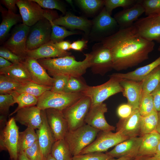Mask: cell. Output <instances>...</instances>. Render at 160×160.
I'll list each match as a JSON object with an SVG mask.
<instances>
[{
    "label": "cell",
    "instance_id": "1",
    "mask_svg": "<svg viewBox=\"0 0 160 160\" xmlns=\"http://www.w3.org/2000/svg\"><path fill=\"white\" fill-rule=\"evenodd\" d=\"M101 43L110 50L113 69L118 71L136 66L148 60L155 45L154 41L141 37L133 25L121 28L104 38Z\"/></svg>",
    "mask_w": 160,
    "mask_h": 160
},
{
    "label": "cell",
    "instance_id": "2",
    "mask_svg": "<svg viewBox=\"0 0 160 160\" xmlns=\"http://www.w3.org/2000/svg\"><path fill=\"white\" fill-rule=\"evenodd\" d=\"M84 55L85 58L82 61H77L73 56L71 55L40 59L38 61L52 76L59 74L81 76L90 67L91 54L89 53Z\"/></svg>",
    "mask_w": 160,
    "mask_h": 160
},
{
    "label": "cell",
    "instance_id": "3",
    "mask_svg": "<svg viewBox=\"0 0 160 160\" xmlns=\"http://www.w3.org/2000/svg\"><path fill=\"white\" fill-rule=\"evenodd\" d=\"M84 96L82 92L70 93L48 90L38 97L36 105L41 110L54 108L63 111Z\"/></svg>",
    "mask_w": 160,
    "mask_h": 160
},
{
    "label": "cell",
    "instance_id": "4",
    "mask_svg": "<svg viewBox=\"0 0 160 160\" xmlns=\"http://www.w3.org/2000/svg\"><path fill=\"white\" fill-rule=\"evenodd\" d=\"M100 131L85 124L74 130L69 131L64 139L73 156L79 154L92 143Z\"/></svg>",
    "mask_w": 160,
    "mask_h": 160
},
{
    "label": "cell",
    "instance_id": "5",
    "mask_svg": "<svg viewBox=\"0 0 160 160\" xmlns=\"http://www.w3.org/2000/svg\"><path fill=\"white\" fill-rule=\"evenodd\" d=\"M109 77V79L105 83L97 86H89L82 92L85 96L90 99L91 107L100 104L109 97L122 92L120 79L111 75Z\"/></svg>",
    "mask_w": 160,
    "mask_h": 160
},
{
    "label": "cell",
    "instance_id": "6",
    "mask_svg": "<svg viewBox=\"0 0 160 160\" xmlns=\"http://www.w3.org/2000/svg\"><path fill=\"white\" fill-rule=\"evenodd\" d=\"M91 106L90 99L84 96L62 111L69 131L74 130L85 124V119Z\"/></svg>",
    "mask_w": 160,
    "mask_h": 160
},
{
    "label": "cell",
    "instance_id": "7",
    "mask_svg": "<svg viewBox=\"0 0 160 160\" xmlns=\"http://www.w3.org/2000/svg\"><path fill=\"white\" fill-rule=\"evenodd\" d=\"M19 132L14 117L10 118L1 128L0 135V150L7 151L11 160H18L17 145Z\"/></svg>",
    "mask_w": 160,
    "mask_h": 160
},
{
    "label": "cell",
    "instance_id": "8",
    "mask_svg": "<svg viewBox=\"0 0 160 160\" xmlns=\"http://www.w3.org/2000/svg\"><path fill=\"white\" fill-rule=\"evenodd\" d=\"M90 53L91 55L90 68L94 74L104 76L113 69L111 52L101 43L94 46Z\"/></svg>",
    "mask_w": 160,
    "mask_h": 160
},
{
    "label": "cell",
    "instance_id": "9",
    "mask_svg": "<svg viewBox=\"0 0 160 160\" xmlns=\"http://www.w3.org/2000/svg\"><path fill=\"white\" fill-rule=\"evenodd\" d=\"M51 32V23L46 18L30 27L26 41L27 49H35L50 41Z\"/></svg>",
    "mask_w": 160,
    "mask_h": 160
},
{
    "label": "cell",
    "instance_id": "10",
    "mask_svg": "<svg viewBox=\"0 0 160 160\" xmlns=\"http://www.w3.org/2000/svg\"><path fill=\"white\" fill-rule=\"evenodd\" d=\"M118 132L100 131L94 141L79 154L94 152H102L128 139Z\"/></svg>",
    "mask_w": 160,
    "mask_h": 160
},
{
    "label": "cell",
    "instance_id": "11",
    "mask_svg": "<svg viewBox=\"0 0 160 160\" xmlns=\"http://www.w3.org/2000/svg\"><path fill=\"white\" fill-rule=\"evenodd\" d=\"M30 27L23 23L18 25L4 43L3 47L21 57H27L26 41Z\"/></svg>",
    "mask_w": 160,
    "mask_h": 160
},
{
    "label": "cell",
    "instance_id": "12",
    "mask_svg": "<svg viewBox=\"0 0 160 160\" xmlns=\"http://www.w3.org/2000/svg\"><path fill=\"white\" fill-rule=\"evenodd\" d=\"M133 25L142 38L160 43V14L139 18Z\"/></svg>",
    "mask_w": 160,
    "mask_h": 160
},
{
    "label": "cell",
    "instance_id": "13",
    "mask_svg": "<svg viewBox=\"0 0 160 160\" xmlns=\"http://www.w3.org/2000/svg\"><path fill=\"white\" fill-rule=\"evenodd\" d=\"M17 6L19 9L23 23L30 27L45 18L49 12L43 9L33 0H18Z\"/></svg>",
    "mask_w": 160,
    "mask_h": 160
},
{
    "label": "cell",
    "instance_id": "14",
    "mask_svg": "<svg viewBox=\"0 0 160 160\" xmlns=\"http://www.w3.org/2000/svg\"><path fill=\"white\" fill-rule=\"evenodd\" d=\"M107 110V105L103 103L90 107L85 119V123L100 131H114L115 127L109 124L105 119V113Z\"/></svg>",
    "mask_w": 160,
    "mask_h": 160
},
{
    "label": "cell",
    "instance_id": "15",
    "mask_svg": "<svg viewBox=\"0 0 160 160\" xmlns=\"http://www.w3.org/2000/svg\"><path fill=\"white\" fill-rule=\"evenodd\" d=\"M45 111L48 124L55 140L63 139L69 129L62 111L54 108Z\"/></svg>",
    "mask_w": 160,
    "mask_h": 160
},
{
    "label": "cell",
    "instance_id": "16",
    "mask_svg": "<svg viewBox=\"0 0 160 160\" xmlns=\"http://www.w3.org/2000/svg\"><path fill=\"white\" fill-rule=\"evenodd\" d=\"M41 124L36 133L40 150L44 160L50 154L52 147L56 141L48 123L45 110H41Z\"/></svg>",
    "mask_w": 160,
    "mask_h": 160
},
{
    "label": "cell",
    "instance_id": "17",
    "mask_svg": "<svg viewBox=\"0 0 160 160\" xmlns=\"http://www.w3.org/2000/svg\"><path fill=\"white\" fill-rule=\"evenodd\" d=\"M53 22L55 25L69 29L82 30L87 35L89 34L92 25V21L75 15L70 12H66L64 16L56 18Z\"/></svg>",
    "mask_w": 160,
    "mask_h": 160
},
{
    "label": "cell",
    "instance_id": "18",
    "mask_svg": "<svg viewBox=\"0 0 160 160\" xmlns=\"http://www.w3.org/2000/svg\"><path fill=\"white\" fill-rule=\"evenodd\" d=\"M23 63L28 71L32 81L40 85L52 87L53 78L49 76L38 60L27 57Z\"/></svg>",
    "mask_w": 160,
    "mask_h": 160
},
{
    "label": "cell",
    "instance_id": "19",
    "mask_svg": "<svg viewBox=\"0 0 160 160\" xmlns=\"http://www.w3.org/2000/svg\"><path fill=\"white\" fill-rule=\"evenodd\" d=\"M41 111L36 105L23 108L17 111L14 118L22 125L37 129L42 122Z\"/></svg>",
    "mask_w": 160,
    "mask_h": 160
},
{
    "label": "cell",
    "instance_id": "20",
    "mask_svg": "<svg viewBox=\"0 0 160 160\" xmlns=\"http://www.w3.org/2000/svg\"><path fill=\"white\" fill-rule=\"evenodd\" d=\"M141 117L138 109L133 110L129 117L120 119L117 125L116 132L129 138L137 137L140 134Z\"/></svg>",
    "mask_w": 160,
    "mask_h": 160
},
{
    "label": "cell",
    "instance_id": "21",
    "mask_svg": "<svg viewBox=\"0 0 160 160\" xmlns=\"http://www.w3.org/2000/svg\"><path fill=\"white\" fill-rule=\"evenodd\" d=\"M120 79V83L123 89L122 93L127 98V103L132 106L133 110L138 109L143 91V81Z\"/></svg>",
    "mask_w": 160,
    "mask_h": 160
},
{
    "label": "cell",
    "instance_id": "22",
    "mask_svg": "<svg viewBox=\"0 0 160 160\" xmlns=\"http://www.w3.org/2000/svg\"><path fill=\"white\" fill-rule=\"evenodd\" d=\"M142 140V136L128 138L118 144L106 153L113 158H119L126 156L135 157L138 155Z\"/></svg>",
    "mask_w": 160,
    "mask_h": 160
},
{
    "label": "cell",
    "instance_id": "23",
    "mask_svg": "<svg viewBox=\"0 0 160 160\" xmlns=\"http://www.w3.org/2000/svg\"><path fill=\"white\" fill-rule=\"evenodd\" d=\"M89 34L91 36L100 35L113 29L118 25L116 20L104 7L92 21Z\"/></svg>",
    "mask_w": 160,
    "mask_h": 160
},
{
    "label": "cell",
    "instance_id": "24",
    "mask_svg": "<svg viewBox=\"0 0 160 160\" xmlns=\"http://www.w3.org/2000/svg\"><path fill=\"white\" fill-rule=\"evenodd\" d=\"M145 12L140 0L132 7L116 13L114 18L118 25L121 28H125L132 25L139 17Z\"/></svg>",
    "mask_w": 160,
    "mask_h": 160
},
{
    "label": "cell",
    "instance_id": "25",
    "mask_svg": "<svg viewBox=\"0 0 160 160\" xmlns=\"http://www.w3.org/2000/svg\"><path fill=\"white\" fill-rule=\"evenodd\" d=\"M71 53L58 48L51 41L35 49L27 50V57L37 60L48 58L63 57L70 55Z\"/></svg>",
    "mask_w": 160,
    "mask_h": 160
},
{
    "label": "cell",
    "instance_id": "26",
    "mask_svg": "<svg viewBox=\"0 0 160 160\" xmlns=\"http://www.w3.org/2000/svg\"><path fill=\"white\" fill-rule=\"evenodd\" d=\"M160 64V56L151 63L125 73H114L111 74L117 78L137 81H143L156 67Z\"/></svg>",
    "mask_w": 160,
    "mask_h": 160
},
{
    "label": "cell",
    "instance_id": "27",
    "mask_svg": "<svg viewBox=\"0 0 160 160\" xmlns=\"http://www.w3.org/2000/svg\"><path fill=\"white\" fill-rule=\"evenodd\" d=\"M0 74L23 83L32 81L28 71L23 62L13 64L7 68L0 69Z\"/></svg>",
    "mask_w": 160,
    "mask_h": 160
},
{
    "label": "cell",
    "instance_id": "28",
    "mask_svg": "<svg viewBox=\"0 0 160 160\" xmlns=\"http://www.w3.org/2000/svg\"><path fill=\"white\" fill-rule=\"evenodd\" d=\"M142 140L137 156H154L157 148L160 134L156 130L142 136Z\"/></svg>",
    "mask_w": 160,
    "mask_h": 160
},
{
    "label": "cell",
    "instance_id": "29",
    "mask_svg": "<svg viewBox=\"0 0 160 160\" xmlns=\"http://www.w3.org/2000/svg\"><path fill=\"white\" fill-rule=\"evenodd\" d=\"M2 19L0 25L1 42L7 36L12 27L22 20L21 15L9 10H2Z\"/></svg>",
    "mask_w": 160,
    "mask_h": 160
},
{
    "label": "cell",
    "instance_id": "30",
    "mask_svg": "<svg viewBox=\"0 0 160 160\" xmlns=\"http://www.w3.org/2000/svg\"><path fill=\"white\" fill-rule=\"evenodd\" d=\"M34 129L30 127L19 132L17 145L18 153L24 152L38 140L37 135Z\"/></svg>",
    "mask_w": 160,
    "mask_h": 160
},
{
    "label": "cell",
    "instance_id": "31",
    "mask_svg": "<svg viewBox=\"0 0 160 160\" xmlns=\"http://www.w3.org/2000/svg\"><path fill=\"white\" fill-rule=\"evenodd\" d=\"M50 154L56 160H72L73 156L64 140L56 141Z\"/></svg>",
    "mask_w": 160,
    "mask_h": 160
},
{
    "label": "cell",
    "instance_id": "32",
    "mask_svg": "<svg viewBox=\"0 0 160 160\" xmlns=\"http://www.w3.org/2000/svg\"><path fill=\"white\" fill-rule=\"evenodd\" d=\"M11 94L13 97L15 103L18 104V106L15 110L10 114V116L18 111L23 108L36 105L38 97L25 93H20L16 91L11 92Z\"/></svg>",
    "mask_w": 160,
    "mask_h": 160
},
{
    "label": "cell",
    "instance_id": "33",
    "mask_svg": "<svg viewBox=\"0 0 160 160\" xmlns=\"http://www.w3.org/2000/svg\"><path fill=\"white\" fill-rule=\"evenodd\" d=\"M55 18L54 16H50L47 19L49 20L52 25L50 41L53 43L63 41L66 37L72 35L78 34L77 32L69 31L63 27L55 24L53 20Z\"/></svg>",
    "mask_w": 160,
    "mask_h": 160
},
{
    "label": "cell",
    "instance_id": "34",
    "mask_svg": "<svg viewBox=\"0 0 160 160\" xmlns=\"http://www.w3.org/2000/svg\"><path fill=\"white\" fill-rule=\"evenodd\" d=\"M158 119V112L156 110L147 115L141 116L140 134L142 136L156 130Z\"/></svg>",
    "mask_w": 160,
    "mask_h": 160
},
{
    "label": "cell",
    "instance_id": "35",
    "mask_svg": "<svg viewBox=\"0 0 160 160\" xmlns=\"http://www.w3.org/2000/svg\"><path fill=\"white\" fill-rule=\"evenodd\" d=\"M52 87L30 81L24 83L15 91L20 93H25L38 98L46 91L51 90Z\"/></svg>",
    "mask_w": 160,
    "mask_h": 160
},
{
    "label": "cell",
    "instance_id": "36",
    "mask_svg": "<svg viewBox=\"0 0 160 160\" xmlns=\"http://www.w3.org/2000/svg\"><path fill=\"white\" fill-rule=\"evenodd\" d=\"M143 91L151 93L160 85V64L154 68L144 79Z\"/></svg>",
    "mask_w": 160,
    "mask_h": 160
},
{
    "label": "cell",
    "instance_id": "37",
    "mask_svg": "<svg viewBox=\"0 0 160 160\" xmlns=\"http://www.w3.org/2000/svg\"><path fill=\"white\" fill-rule=\"evenodd\" d=\"M81 76H70L64 92L67 93L82 92L88 87Z\"/></svg>",
    "mask_w": 160,
    "mask_h": 160
},
{
    "label": "cell",
    "instance_id": "38",
    "mask_svg": "<svg viewBox=\"0 0 160 160\" xmlns=\"http://www.w3.org/2000/svg\"><path fill=\"white\" fill-rule=\"evenodd\" d=\"M23 83L3 74H0V94H10Z\"/></svg>",
    "mask_w": 160,
    "mask_h": 160
},
{
    "label": "cell",
    "instance_id": "39",
    "mask_svg": "<svg viewBox=\"0 0 160 160\" xmlns=\"http://www.w3.org/2000/svg\"><path fill=\"white\" fill-rule=\"evenodd\" d=\"M78 6L86 13L92 15L104 5L105 0H76Z\"/></svg>",
    "mask_w": 160,
    "mask_h": 160
},
{
    "label": "cell",
    "instance_id": "40",
    "mask_svg": "<svg viewBox=\"0 0 160 160\" xmlns=\"http://www.w3.org/2000/svg\"><path fill=\"white\" fill-rule=\"evenodd\" d=\"M138 110L141 116L147 115L156 110L151 94L142 91Z\"/></svg>",
    "mask_w": 160,
    "mask_h": 160
},
{
    "label": "cell",
    "instance_id": "41",
    "mask_svg": "<svg viewBox=\"0 0 160 160\" xmlns=\"http://www.w3.org/2000/svg\"><path fill=\"white\" fill-rule=\"evenodd\" d=\"M137 1L135 0H105L104 7L111 15L113 10L118 7L123 9L129 8L135 4Z\"/></svg>",
    "mask_w": 160,
    "mask_h": 160
},
{
    "label": "cell",
    "instance_id": "42",
    "mask_svg": "<svg viewBox=\"0 0 160 160\" xmlns=\"http://www.w3.org/2000/svg\"><path fill=\"white\" fill-rule=\"evenodd\" d=\"M147 16L160 14V0H140Z\"/></svg>",
    "mask_w": 160,
    "mask_h": 160
},
{
    "label": "cell",
    "instance_id": "43",
    "mask_svg": "<svg viewBox=\"0 0 160 160\" xmlns=\"http://www.w3.org/2000/svg\"><path fill=\"white\" fill-rule=\"evenodd\" d=\"M42 8L50 9H56L63 14H65L66 9L64 4L58 0H33Z\"/></svg>",
    "mask_w": 160,
    "mask_h": 160
},
{
    "label": "cell",
    "instance_id": "44",
    "mask_svg": "<svg viewBox=\"0 0 160 160\" xmlns=\"http://www.w3.org/2000/svg\"><path fill=\"white\" fill-rule=\"evenodd\" d=\"M112 158L106 153L94 152L73 156L72 160H108Z\"/></svg>",
    "mask_w": 160,
    "mask_h": 160
},
{
    "label": "cell",
    "instance_id": "45",
    "mask_svg": "<svg viewBox=\"0 0 160 160\" xmlns=\"http://www.w3.org/2000/svg\"><path fill=\"white\" fill-rule=\"evenodd\" d=\"M13 96L10 94H0L1 115L7 116L11 106L15 104Z\"/></svg>",
    "mask_w": 160,
    "mask_h": 160
},
{
    "label": "cell",
    "instance_id": "46",
    "mask_svg": "<svg viewBox=\"0 0 160 160\" xmlns=\"http://www.w3.org/2000/svg\"><path fill=\"white\" fill-rule=\"evenodd\" d=\"M52 76L53 81L51 90L55 92H64L70 76L59 74L54 75Z\"/></svg>",
    "mask_w": 160,
    "mask_h": 160
},
{
    "label": "cell",
    "instance_id": "47",
    "mask_svg": "<svg viewBox=\"0 0 160 160\" xmlns=\"http://www.w3.org/2000/svg\"><path fill=\"white\" fill-rule=\"evenodd\" d=\"M24 152L29 160H44L38 141Z\"/></svg>",
    "mask_w": 160,
    "mask_h": 160
},
{
    "label": "cell",
    "instance_id": "48",
    "mask_svg": "<svg viewBox=\"0 0 160 160\" xmlns=\"http://www.w3.org/2000/svg\"><path fill=\"white\" fill-rule=\"evenodd\" d=\"M0 56L4 58L12 64L23 62L25 58L16 55L3 46L0 47Z\"/></svg>",
    "mask_w": 160,
    "mask_h": 160
},
{
    "label": "cell",
    "instance_id": "49",
    "mask_svg": "<svg viewBox=\"0 0 160 160\" xmlns=\"http://www.w3.org/2000/svg\"><path fill=\"white\" fill-rule=\"evenodd\" d=\"M133 111L132 106L128 103H123L120 105L117 109V114L120 119L127 118L132 113Z\"/></svg>",
    "mask_w": 160,
    "mask_h": 160
},
{
    "label": "cell",
    "instance_id": "50",
    "mask_svg": "<svg viewBox=\"0 0 160 160\" xmlns=\"http://www.w3.org/2000/svg\"><path fill=\"white\" fill-rule=\"evenodd\" d=\"M150 94L153 98L155 109L158 112L160 111V85Z\"/></svg>",
    "mask_w": 160,
    "mask_h": 160
},
{
    "label": "cell",
    "instance_id": "51",
    "mask_svg": "<svg viewBox=\"0 0 160 160\" xmlns=\"http://www.w3.org/2000/svg\"><path fill=\"white\" fill-rule=\"evenodd\" d=\"M88 41L84 40L75 41L71 44V49L81 51L87 46Z\"/></svg>",
    "mask_w": 160,
    "mask_h": 160
},
{
    "label": "cell",
    "instance_id": "52",
    "mask_svg": "<svg viewBox=\"0 0 160 160\" xmlns=\"http://www.w3.org/2000/svg\"><path fill=\"white\" fill-rule=\"evenodd\" d=\"M18 0H2L1 1L8 9V10L15 13Z\"/></svg>",
    "mask_w": 160,
    "mask_h": 160
},
{
    "label": "cell",
    "instance_id": "53",
    "mask_svg": "<svg viewBox=\"0 0 160 160\" xmlns=\"http://www.w3.org/2000/svg\"><path fill=\"white\" fill-rule=\"evenodd\" d=\"M71 44L69 41H63L55 43L58 48L64 51H68L71 49Z\"/></svg>",
    "mask_w": 160,
    "mask_h": 160
},
{
    "label": "cell",
    "instance_id": "54",
    "mask_svg": "<svg viewBox=\"0 0 160 160\" xmlns=\"http://www.w3.org/2000/svg\"><path fill=\"white\" fill-rule=\"evenodd\" d=\"M131 160H158L155 155L154 156H137Z\"/></svg>",
    "mask_w": 160,
    "mask_h": 160
},
{
    "label": "cell",
    "instance_id": "55",
    "mask_svg": "<svg viewBox=\"0 0 160 160\" xmlns=\"http://www.w3.org/2000/svg\"><path fill=\"white\" fill-rule=\"evenodd\" d=\"M12 64L9 61L0 56V69L7 68Z\"/></svg>",
    "mask_w": 160,
    "mask_h": 160
},
{
    "label": "cell",
    "instance_id": "56",
    "mask_svg": "<svg viewBox=\"0 0 160 160\" xmlns=\"http://www.w3.org/2000/svg\"><path fill=\"white\" fill-rule=\"evenodd\" d=\"M135 158L131 156H126L117 159H114L113 158L108 160H131Z\"/></svg>",
    "mask_w": 160,
    "mask_h": 160
},
{
    "label": "cell",
    "instance_id": "57",
    "mask_svg": "<svg viewBox=\"0 0 160 160\" xmlns=\"http://www.w3.org/2000/svg\"><path fill=\"white\" fill-rule=\"evenodd\" d=\"M18 160H29L24 152L19 153Z\"/></svg>",
    "mask_w": 160,
    "mask_h": 160
},
{
    "label": "cell",
    "instance_id": "58",
    "mask_svg": "<svg viewBox=\"0 0 160 160\" xmlns=\"http://www.w3.org/2000/svg\"><path fill=\"white\" fill-rule=\"evenodd\" d=\"M158 121L156 130L160 134V111L158 112Z\"/></svg>",
    "mask_w": 160,
    "mask_h": 160
},
{
    "label": "cell",
    "instance_id": "59",
    "mask_svg": "<svg viewBox=\"0 0 160 160\" xmlns=\"http://www.w3.org/2000/svg\"><path fill=\"white\" fill-rule=\"evenodd\" d=\"M156 154H160V138L157 146Z\"/></svg>",
    "mask_w": 160,
    "mask_h": 160
},
{
    "label": "cell",
    "instance_id": "60",
    "mask_svg": "<svg viewBox=\"0 0 160 160\" xmlns=\"http://www.w3.org/2000/svg\"><path fill=\"white\" fill-rule=\"evenodd\" d=\"M45 160H56L52 155L50 154L47 157Z\"/></svg>",
    "mask_w": 160,
    "mask_h": 160
},
{
    "label": "cell",
    "instance_id": "61",
    "mask_svg": "<svg viewBox=\"0 0 160 160\" xmlns=\"http://www.w3.org/2000/svg\"><path fill=\"white\" fill-rule=\"evenodd\" d=\"M155 155L157 157L158 160H160V154H156Z\"/></svg>",
    "mask_w": 160,
    "mask_h": 160
},
{
    "label": "cell",
    "instance_id": "62",
    "mask_svg": "<svg viewBox=\"0 0 160 160\" xmlns=\"http://www.w3.org/2000/svg\"><path fill=\"white\" fill-rule=\"evenodd\" d=\"M158 50L160 52V46H159V47H158Z\"/></svg>",
    "mask_w": 160,
    "mask_h": 160
}]
</instances>
